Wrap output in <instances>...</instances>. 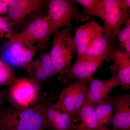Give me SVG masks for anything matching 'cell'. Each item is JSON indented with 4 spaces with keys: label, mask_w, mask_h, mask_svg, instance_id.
I'll return each mask as SVG.
<instances>
[{
    "label": "cell",
    "mask_w": 130,
    "mask_h": 130,
    "mask_svg": "<svg viewBox=\"0 0 130 130\" xmlns=\"http://www.w3.org/2000/svg\"><path fill=\"white\" fill-rule=\"evenodd\" d=\"M46 103L28 108L9 105L0 109V130H44L47 127Z\"/></svg>",
    "instance_id": "cell-1"
},
{
    "label": "cell",
    "mask_w": 130,
    "mask_h": 130,
    "mask_svg": "<svg viewBox=\"0 0 130 130\" xmlns=\"http://www.w3.org/2000/svg\"><path fill=\"white\" fill-rule=\"evenodd\" d=\"M76 0H50L47 2V15L51 34L66 27H71L73 20L78 23L92 18L83 11H79Z\"/></svg>",
    "instance_id": "cell-2"
},
{
    "label": "cell",
    "mask_w": 130,
    "mask_h": 130,
    "mask_svg": "<svg viewBox=\"0 0 130 130\" xmlns=\"http://www.w3.org/2000/svg\"><path fill=\"white\" fill-rule=\"evenodd\" d=\"M6 91L7 101L13 106L28 108L41 102L40 84L30 77L17 78Z\"/></svg>",
    "instance_id": "cell-3"
},
{
    "label": "cell",
    "mask_w": 130,
    "mask_h": 130,
    "mask_svg": "<svg viewBox=\"0 0 130 130\" xmlns=\"http://www.w3.org/2000/svg\"><path fill=\"white\" fill-rule=\"evenodd\" d=\"M53 34L52 48L49 53L56 73L60 75L71 66L76 50L71 27L56 31Z\"/></svg>",
    "instance_id": "cell-4"
},
{
    "label": "cell",
    "mask_w": 130,
    "mask_h": 130,
    "mask_svg": "<svg viewBox=\"0 0 130 130\" xmlns=\"http://www.w3.org/2000/svg\"><path fill=\"white\" fill-rule=\"evenodd\" d=\"M103 33L110 40L117 37L121 26L130 20V0H103Z\"/></svg>",
    "instance_id": "cell-5"
},
{
    "label": "cell",
    "mask_w": 130,
    "mask_h": 130,
    "mask_svg": "<svg viewBox=\"0 0 130 130\" xmlns=\"http://www.w3.org/2000/svg\"><path fill=\"white\" fill-rule=\"evenodd\" d=\"M52 35L46 11L31 19L21 30L16 32L9 40L32 45L38 44L44 48Z\"/></svg>",
    "instance_id": "cell-6"
},
{
    "label": "cell",
    "mask_w": 130,
    "mask_h": 130,
    "mask_svg": "<svg viewBox=\"0 0 130 130\" xmlns=\"http://www.w3.org/2000/svg\"><path fill=\"white\" fill-rule=\"evenodd\" d=\"M88 80H75L68 84L54 103L55 105L70 115L76 113L84 105L86 82Z\"/></svg>",
    "instance_id": "cell-7"
},
{
    "label": "cell",
    "mask_w": 130,
    "mask_h": 130,
    "mask_svg": "<svg viewBox=\"0 0 130 130\" xmlns=\"http://www.w3.org/2000/svg\"><path fill=\"white\" fill-rule=\"evenodd\" d=\"M43 48L38 44L32 45L9 40L3 51L2 59L11 67L26 70L37 53Z\"/></svg>",
    "instance_id": "cell-8"
},
{
    "label": "cell",
    "mask_w": 130,
    "mask_h": 130,
    "mask_svg": "<svg viewBox=\"0 0 130 130\" xmlns=\"http://www.w3.org/2000/svg\"><path fill=\"white\" fill-rule=\"evenodd\" d=\"M112 60L113 64L110 66L111 76L107 80L114 88L120 86L122 89H130V56L122 53L118 50L116 44L110 50L106 61Z\"/></svg>",
    "instance_id": "cell-9"
},
{
    "label": "cell",
    "mask_w": 130,
    "mask_h": 130,
    "mask_svg": "<svg viewBox=\"0 0 130 130\" xmlns=\"http://www.w3.org/2000/svg\"><path fill=\"white\" fill-rule=\"evenodd\" d=\"M42 0H11L6 18L12 25L15 34L27 19L43 7Z\"/></svg>",
    "instance_id": "cell-10"
},
{
    "label": "cell",
    "mask_w": 130,
    "mask_h": 130,
    "mask_svg": "<svg viewBox=\"0 0 130 130\" xmlns=\"http://www.w3.org/2000/svg\"><path fill=\"white\" fill-rule=\"evenodd\" d=\"M73 27L75 32L72 36L73 40L77 54V59H78L95 39L102 35L104 29L93 18L83 25Z\"/></svg>",
    "instance_id": "cell-11"
},
{
    "label": "cell",
    "mask_w": 130,
    "mask_h": 130,
    "mask_svg": "<svg viewBox=\"0 0 130 130\" xmlns=\"http://www.w3.org/2000/svg\"><path fill=\"white\" fill-rule=\"evenodd\" d=\"M105 59L90 60L77 59L76 60L64 73L58 75V79L66 85L72 80H88L102 64Z\"/></svg>",
    "instance_id": "cell-12"
},
{
    "label": "cell",
    "mask_w": 130,
    "mask_h": 130,
    "mask_svg": "<svg viewBox=\"0 0 130 130\" xmlns=\"http://www.w3.org/2000/svg\"><path fill=\"white\" fill-rule=\"evenodd\" d=\"M112 103L111 121L113 130H130V95L122 94L109 96Z\"/></svg>",
    "instance_id": "cell-13"
},
{
    "label": "cell",
    "mask_w": 130,
    "mask_h": 130,
    "mask_svg": "<svg viewBox=\"0 0 130 130\" xmlns=\"http://www.w3.org/2000/svg\"><path fill=\"white\" fill-rule=\"evenodd\" d=\"M26 70L30 78L40 84L52 79L57 74L49 53L40 55Z\"/></svg>",
    "instance_id": "cell-14"
},
{
    "label": "cell",
    "mask_w": 130,
    "mask_h": 130,
    "mask_svg": "<svg viewBox=\"0 0 130 130\" xmlns=\"http://www.w3.org/2000/svg\"><path fill=\"white\" fill-rule=\"evenodd\" d=\"M113 88L107 80L91 78L86 82L84 105H91L95 107L100 102L108 99L109 94Z\"/></svg>",
    "instance_id": "cell-15"
},
{
    "label": "cell",
    "mask_w": 130,
    "mask_h": 130,
    "mask_svg": "<svg viewBox=\"0 0 130 130\" xmlns=\"http://www.w3.org/2000/svg\"><path fill=\"white\" fill-rule=\"evenodd\" d=\"M99 126L94 112V107L84 105L76 113L72 115L70 130H107Z\"/></svg>",
    "instance_id": "cell-16"
},
{
    "label": "cell",
    "mask_w": 130,
    "mask_h": 130,
    "mask_svg": "<svg viewBox=\"0 0 130 130\" xmlns=\"http://www.w3.org/2000/svg\"><path fill=\"white\" fill-rule=\"evenodd\" d=\"M45 116L47 127L53 130H70L72 115L59 109L53 101L46 103Z\"/></svg>",
    "instance_id": "cell-17"
},
{
    "label": "cell",
    "mask_w": 130,
    "mask_h": 130,
    "mask_svg": "<svg viewBox=\"0 0 130 130\" xmlns=\"http://www.w3.org/2000/svg\"><path fill=\"white\" fill-rule=\"evenodd\" d=\"M117 37L111 40L104 34L100 35L94 41L92 44L86 49L81 58L90 60H98L105 59L110 50L116 44Z\"/></svg>",
    "instance_id": "cell-18"
},
{
    "label": "cell",
    "mask_w": 130,
    "mask_h": 130,
    "mask_svg": "<svg viewBox=\"0 0 130 130\" xmlns=\"http://www.w3.org/2000/svg\"><path fill=\"white\" fill-rule=\"evenodd\" d=\"M113 111V105L109 98L107 100L103 101L95 107L96 118L101 128H106L105 125L111 121Z\"/></svg>",
    "instance_id": "cell-19"
},
{
    "label": "cell",
    "mask_w": 130,
    "mask_h": 130,
    "mask_svg": "<svg viewBox=\"0 0 130 130\" xmlns=\"http://www.w3.org/2000/svg\"><path fill=\"white\" fill-rule=\"evenodd\" d=\"M77 3L83 7V11L91 17L95 16L105 19L103 7V0H76Z\"/></svg>",
    "instance_id": "cell-20"
},
{
    "label": "cell",
    "mask_w": 130,
    "mask_h": 130,
    "mask_svg": "<svg viewBox=\"0 0 130 130\" xmlns=\"http://www.w3.org/2000/svg\"><path fill=\"white\" fill-rule=\"evenodd\" d=\"M16 78L11 67L0 58V86H9Z\"/></svg>",
    "instance_id": "cell-21"
},
{
    "label": "cell",
    "mask_w": 130,
    "mask_h": 130,
    "mask_svg": "<svg viewBox=\"0 0 130 130\" xmlns=\"http://www.w3.org/2000/svg\"><path fill=\"white\" fill-rule=\"evenodd\" d=\"M15 33L10 22L6 17L0 16V38L10 40Z\"/></svg>",
    "instance_id": "cell-22"
},
{
    "label": "cell",
    "mask_w": 130,
    "mask_h": 130,
    "mask_svg": "<svg viewBox=\"0 0 130 130\" xmlns=\"http://www.w3.org/2000/svg\"><path fill=\"white\" fill-rule=\"evenodd\" d=\"M125 26L123 29L121 30L117 36L119 45L118 50L122 52L126 42L130 40V20L126 24Z\"/></svg>",
    "instance_id": "cell-23"
},
{
    "label": "cell",
    "mask_w": 130,
    "mask_h": 130,
    "mask_svg": "<svg viewBox=\"0 0 130 130\" xmlns=\"http://www.w3.org/2000/svg\"><path fill=\"white\" fill-rule=\"evenodd\" d=\"M10 2L11 0H0V16H6Z\"/></svg>",
    "instance_id": "cell-24"
},
{
    "label": "cell",
    "mask_w": 130,
    "mask_h": 130,
    "mask_svg": "<svg viewBox=\"0 0 130 130\" xmlns=\"http://www.w3.org/2000/svg\"><path fill=\"white\" fill-rule=\"evenodd\" d=\"M5 100V95L4 90H0V108L2 106Z\"/></svg>",
    "instance_id": "cell-25"
}]
</instances>
